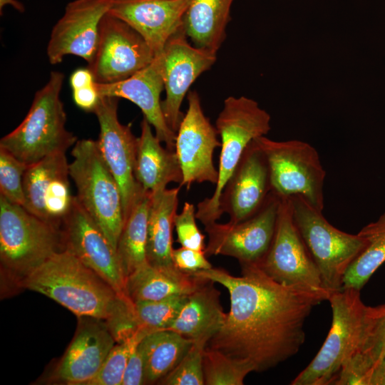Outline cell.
<instances>
[{
    "mask_svg": "<svg viewBox=\"0 0 385 385\" xmlns=\"http://www.w3.org/2000/svg\"><path fill=\"white\" fill-rule=\"evenodd\" d=\"M270 115L255 100L245 96H229L224 101L215 128L220 137L218 180L212 196L200 201L196 217L204 226L214 223L221 216L219 200L247 145L271 129Z\"/></svg>",
    "mask_w": 385,
    "mask_h": 385,
    "instance_id": "obj_4",
    "label": "cell"
},
{
    "mask_svg": "<svg viewBox=\"0 0 385 385\" xmlns=\"http://www.w3.org/2000/svg\"><path fill=\"white\" fill-rule=\"evenodd\" d=\"M255 140L268 163L272 192L280 198L299 195L322 211L326 171L316 148L299 140L277 141L264 135Z\"/></svg>",
    "mask_w": 385,
    "mask_h": 385,
    "instance_id": "obj_9",
    "label": "cell"
},
{
    "mask_svg": "<svg viewBox=\"0 0 385 385\" xmlns=\"http://www.w3.org/2000/svg\"><path fill=\"white\" fill-rule=\"evenodd\" d=\"M234 0H190L182 26L192 44L217 53L226 37Z\"/></svg>",
    "mask_w": 385,
    "mask_h": 385,
    "instance_id": "obj_28",
    "label": "cell"
},
{
    "mask_svg": "<svg viewBox=\"0 0 385 385\" xmlns=\"http://www.w3.org/2000/svg\"><path fill=\"white\" fill-rule=\"evenodd\" d=\"M116 341L103 320H79L73 339L53 374L68 385H86L100 370Z\"/></svg>",
    "mask_w": 385,
    "mask_h": 385,
    "instance_id": "obj_20",
    "label": "cell"
},
{
    "mask_svg": "<svg viewBox=\"0 0 385 385\" xmlns=\"http://www.w3.org/2000/svg\"><path fill=\"white\" fill-rule=\"evenodd\" d=\"M139 342L131 350L121 385L145 384L144 364Z\"/></svg>",
    "mask_w": 385,
    "mask_h": 385,
    "instance_id": "obj_39",
    "label": "cell"
},
{
    "mask_svg": "<svg viewBox=\"0 0 385 385\" xmlns=\"http://www.w3.org/2000/svg\"><path fill=\"white\" fill-rule=\"evenodd\" d=\"M226 316L220 303V292L213 282L205 280L188 296L178 317L167 329L193 342L207 344L222 328Z\"/></svg>",
    "mask_w": 385,
    "mask_h": 385,
    "instance_id": "obj_24",
    "label": "cell"
},
{
    "mask_svg": "<svg viewBox=\"0 0 385 385\" xmlns=\"http://www.w3.org/2000/svg\"><path fill=\"white\" fill-rule=\"evenodd\" d=\"M63 73L52 71L38 90L23 121L0 140L2 148L19 160L32 165L74 145L76 136L66 128V113L61 99Z\"/></svg>",
    "mask_w": 385,
    "mask_h": 385,
    "instance_id": "obj_3",
    "label": "cell"
},
{
    "mask_svg": "<svg viewBox=\"0 0 385 385\" xmlns=\"http://www.w3.org/2000/svg\"><path fill=\"white\" fill-rule=\"evenodd\" d=\"M193 343L170 329L153 331L139 342L144 364L145 384L159 382L180 363Z\"/></svg>",
    "mask_w": 385,
    "mask_h": 385,
    "instance_id": "obj_29",
    "label": "cell"
},
{
    "mask_svg": "<svg viewBox=\"0 0 385 385\" xmlns=\"http://www.w3.org/2000/svg\"><path fill=\"white\" fill-rule=\"evenodd\" d=\"M29 165L0 148V196L11 203L24 206L23 180Z\"/></svg>",
    "mask_w": 385,
    "mask_h": 385,
    "instance_id": "obj_36",
    "label": "cell"
},
{
    "mask_svg": "<svg viewBox=\"0 0 385 385\" xmlns=\"http://www.w3.org/2000/svg\"><path fill=\"white\" fill-rule=\"evenodd\" d=\"M181 187L165 188L151 195L148 214L147 262L157 267H174L173 227Z\"/></svg>",
    "mask_w": 385,
    "mask_h": 385,
    "instance_id": "obj_27",
    "label": "cell"
},
{
    "mask_svg": "<svg viewBox=\"0 0 385 385\" xmlns=\"http://www.w3.org/2000/svg\"><path fill=\"white\" fill-rule=\"evenodd\" d=\"M62 227L65 249L99 275L118 294L127 297L126 276L116 248L76 197Z\"/></svg>",
    "mask_w": 385,
    "mask_h": 385,
    "instance_id": "obj_15",
    "label": "cell"
},
{
    "mask_svg": "<svg viewBox=\"0 0 385 385\" xmlns=\"http://www.w3.org/2000/svg\"><path fill=\"white\" fill-rule=\"evenodd\" d=\"M281 198L270 192L262 207L237 223L217 222L205 226L208 242L206 256L225 255L240 264L259 263L267 252L276 228Z\"/></svg>",
    "mask_w": 385,
    "mask_h": 385,
    "instance_id": "obj_14",
    "label": "cell"
},
{
    "mask_svg": "<svg viewBox=\"0 0 385 385\" xmlns=\"http://www.w3.org/2000/svg\"><path fill=\"white\" fill-rule=\"evenodd\" d=\"M188 107L176 133L175 150L182 172L181 187L194 183L216 185L218 170L213 163L215 150L220 146L216 128L205 115L196 91L187 95Z\"/></svg>",
    "mask_w": 385,
    "mask_h": 385,
    "instance_id": "obj_16",
    "label": "cell"
},
{
    "mask_svg": "<svg viewBox=\"0 0 385 385\" xmlns=\"http://www.w3.org/2000/svg\"><path fill=\"white\" fill-rule=\"evenodd\" d=\"M204 281L180 271L175 266L157 267L146 262L127 277L125 291L134 304L172 295H189Z\"/></svg>",
    "mask_w": 385,
    "mask_h": 385,
    "instance_id": "obj_26",
    "label": "cell"
},
{
    "mask_svg": "<svg viewBox=\"0 0 385 385\" xmlns=\"http://www.w3.org/2000/svg\"><path fill=\"white\" fill-rule=\"evenodd\" d=\"M100 97L127 99L135 104L165 147L175 150L176 133L168 125L162 111L160 94L164 90L160 60L155 56L148 66L132 76L113 83L95 82Z\"/></svg>",
    "mask_w": 385,
    "mask_h": 385,
    "instance_id": "obj_22",
    "label": "cell"
},
{
    "mask_svg": "<svg viewBox=\"0 0 385 385\" xmlns=\"http://www.w3.org/2000/svg\"><path fill=\"white\" fill-rule=\"evenodd\" d=\"M385 366V304L366 307L361 338L355 353L342 367L339 385H368L372 369Z\"/></svg>",
    "mask_w": 385,
    "mask_h": 385,
    "instance_id": "obj_25",
    "label": "cell"
},
{
    "mask_svg": "<svg viewBox=\"0 0 385 385\" xmlns=\"http://www.w3.org/2000/svg\"><path fill=\"white\" fill-rule=\"evenodd\" d=\"M152 332L140 328L132 337L117 342L110 351L97 374L86 385H121L133 346Z\"/></svg>",
    "mask_w": 385,
    "mask_h": 385,
    "instance_id": "obj_34",
    "label": "cell"
},
{
    "mask_svg": "<svg viewBox=\"0 0 385 385\" xmlns=\"http://www.w3.org/2000/svg\"><path fill=\"white\" fill-rule=\"evenodd\" d=\"M188 296L172 295L158 300L134 303V312L140 327L150 332L168 329L187 301Z\"/></svg>",
    "mask_w": 385,
    "mask_h": 385,
    "instance_id": "obj_33",
    "label": "cell"
},
{
    "mask_svg": "<svg viewBox=\"0 0 385 385\" xmlns=\"http://www.w3.org/2000/svg\"><path fill=\"white\" fill-rule=\"evenodd\" d=\"M205 251L193 250L185 247L173 249L174 265L180 271L193 274L194 273L212 267L206 257Z\"/></svg>",
    "mask_w": 385,
    "mask_h": 385,
    "instance_id": "obj_38",
    "label": "cell"
},
{
    "mask_svg": "<svg viewBox=\"0 0 385 385\" xmlns=\"http://www.w3.org/2000/svg\"><path fill=\"white\" fill-rule=\"evenodd\" d=\"M19 281L20 287L49 297L79 317L105 321L115 337L138 327L133 303L66 249Z\"/></svg>",
    "mask_w": 385,
    "mask_h": 385,
    "instance_id": "obj_2",
    "label": "cell"
},
{
    "mask_svg": "<svg viewBox=\"0 0 385 385\" xmlns=\"http://www.w3.org/2000/svg\"><path fill=\"white\" fill-rule=\"evenodd\" d=\"M111 0H73L53 26L46 48L48 61L61 63L68 55L90 62L97 46L99 25Z\"/></svg>",
    "mask_w": 385,
    "mask_h": 385,
    "instance_id": "obj_18",
    "label": "cell"
},
{
    "mask_svg": "<svg viewBox=\"0 0 385 385\" xmlns=\"http://www.w3.org/2000/svg\"><path fill=\"white\" fill-rule=\"evenodd\" d=\"M196 218V209L194 204L185 202L181 212L176 213L174 218L177 241L182 247L205 251V236L199 230Z\"/></svg>",
    "mask_w": 385,
    "mask_h": 385,
    "instance_id": "obj_37",
    "label": "cell"
},
{
    "mask_svg": "<svg viewBox=\"0 0 385 385\" xmlns=\"http://www.w3.org/2000/svg\"><path fill=\"white\" fill-rule=\"evenodd\" d=\"M155 56L140 34L108 12L100 22L97 46L87 68L96 83H113L145 68Z\"/></svg>",
    "mask_w": 385,
    "mask_h": 385,
    "instance_id": "obj_11",
    "label": "cell"
},
{
    "mask_svg": "<svg viewBox=\"0 0 385 385\" xmlns=\"http://www.w3.org/2000/svg\"><path fill=\"white\" fill-rule=\"evenodd\" d=\"M241 265L240 276L220 267L193 276L223 286L230 310L206 347L250 361L255 371L273 368L295 355L305 340L304 322L327 294L281 284L257 263Z\"/></svg>",
    "mask_w": 385,
    "mask_h": 385,
    "instance_id": "obj_1",
    "label": "cell"
},
{
    "mask_svg": "<svg viewBox=\"0 0 385 385\" xmlns=\"http://www.w3.org/2000/svg\"><path fill=\"white\" fill-rule=\"evenodd\" d=\"M118 104V98L101 96L93 113L100 128L98 149L120 188L125 222L143 190L134 175L138 138L120 122Z\"/></svg>",
    "mask_w": 385,
    "mask_h": 385,
    "instance_id": "obj_12",
    "label": "cell"
},
{
    "mask_svg": "<svg viewBox=\"0 0 385 385\" xmlns=\"http://www.w3.org/2000/svg\"><path fill=\"white\" fill-rule=\"evenodd\" d=\"M272 191L269 165L262 150L253 140L245 150L219 200V213L237 223L255 215Z\"/></svg>",
    "mask_w": 385,
    "mask_h": 385,
    "instance_id": "obj_19",
    "label": "cell"
},
{
    "mask_svg": "<svg viewBox=\"0 0 385 385\" xmlns=\"http://www.w3.org/2000/svg\"><path fill=\"white\" fill-rule=\"evenodd\" d=\"M66 152L51 154L29 165L23 180L24 207L60 228L76 196L71 194Z\"/></svg>",
    "mask_w": 385,
    "mask_h": 385,
    "instance_id": "obj_17",
    "label": "cell"
},
{
    "mask_svg": "<svg viewBox=\"0 0 385 385\" xmlns=\"http://www.w3.org/2000/svg\"><path fill=\"white\" fill-rule=\"evenodd\" d=\"M358 234L367 241V245L348 267L342 289L360 291L385 262V212L363 227Z\"/></svg>",
    "mask_w": 385,
    "mask_h": 385,
    "instance_id": "obj_31",
    "label": "cell"
},
{
    "mask_svg": "<svg viewBox=\"0 0 385 385\" xmlns=\"http://www.w3.org/2000/svg\"><path fill=\"white\" fill-rule=\"evenodd\" d=\"M94 82L93 74L88 68L76 69L70 77V84L72 89L87 86Z\"/></svg>",
    "mask_w": 385,
    "mask_h": 385,
    "instance_id": "obj_41",
    "label": "cell"
},
{
    "mask_svg": "<svg viewBox=\"0 0 385 385\" xmlns=\"http://www.w3.org/2000/svg\"><path fill=\"white\" fill-rule=\"evenodd\" d=\"M190 0H111L108 13L140 34L157 56L182 26Z\"/></svg>",
    "mask_w": 385,
    "mask_h": 385,
    "instance_id": "obj_21",
    "label": "cell"
},
{
    "mask_svg": "<svg viewBox=\"0 0 385 385\" xmlns=\"http://www.w3.org/2000/svg\"><path fill=\"white\" fill-rule=\"evenodd\" d=\"M151 127L143 118L138 140L134 175L143 190L153 194L167 188L171 183L180 186L183 177L175 150L163 147Z\"/></svg>",
    "mask_w": 385,
    "mask_h": 385,
    "instance_id": "obj_23",
    "label": "cell"
},
{
    "mask_svg": "<svg viewBox=\"0 0 385 385\" xmlns=\"http://www.w3.org/2000/svg\"><path fill=\"white\" fill-rule=\"evenodd\" d=\"M255 371L249 361L230 356L218 350L205 347L203 372L206 385H242L246 376Z\"/></svg>",
    "mask_w": 385,
    "mask_h": 385,
    "instance_id": "obj_32",
    "label": "cell"
},
{
    "mask_svg": "<svg viewBox=\"0 0 385 385\" xmlns=\"http://www.w3.org/2000/svg\"><path fill=\"white\" fill-rule=\"evenodd\" d=\"M207 344L193 342L175 368L163 378V385H204L203 352Z\"/></svg>",
    "mask_w": 385,
    "mask_h": 385,
    "instance_id": "obj_35",
    "label": "cell"
},
{
    "mask_svg": "<svg viewBox=\"0 0 385 385\" xmlns=\"http://www.w3.org/2000/svg\"><path fill=\"white\" fill-rule=\"evenodd\" d=\"M6 5L12 6L16 10H17L19 12H24V5L17 0H0L1 15L2 14L3 8Z\"/></svg>",
    "mask_w": 385,
    "mask_h": 385,
    "instance_id": "obj_42",
    "label": "cell"
},
{
    "mask_svg": "<svg viewBox=\"0 0 385 385\" xmlns=\"http://www.w3.org/2000/svg\"><path fill=\"white\" fill-rule=\"evenodd\" d=\"M152 194L143 190L126 217L117 244V252L127 277L147 262L148 214Z\"/></svg>",
    "mask_w": 385,
    "mask_h": 385,
    "instance_id": "obj_30",
    "label": "cell"
},
{
    "mask_svg": "<svg viewBox=\"0 0 385 385\" xmlns=\"http://www.w3.org/2000/svg\"><path fill=\"white\" fill-rule=\"evenodd\" d=\"M257 264L269 277L281 284L329 297L323 287L319 271L294 225L289 198H281L272 243Z\"/></svg>",
    "mask_w": 385,
    "mask_h": 385,
    "instance_id": "obj_10",
    "label": "cell"
},
{
    "mask_svg": "<svg viewBox=\"0 0 385 385\" xmlns=\"http://www.w3.org/2000/svg\"><path fill=\"white\" fill-rule=\"evenodd\" d=\"M294 225L314 263L325 290L329 294L343 288L344 274L367 245L358 233L343 232L302 197H289Z\"/></svg>",
    "mask_w": 385,
    "mask_h": 385,
    "instance_id": "obj_5",
    "label": "cell"
},
{
    "mask_svg": "<svg viewBox=\"0 0 385 385\" xmlns=\"http://www.w3.org/2000/svg\"><path fill=\"white\" fill-rule=\"evenodd\" d=\"M64 249L60 228L0 196V259L8 272L21 279Z\"/></svg>",
    "mask_w": 385,
    "mask_h": 385,
    "instance_id": "obj_7",
    "label": "cell"
},
{
    "mask_svg": "<svg viewBox=\"0 0 385 385\" xmlns=\"http://www.w3.org/2000/svg\"><path fill=\"white\" fill-rule=\"evenodd\" d=\"M332 326L319 351L291 382L292 385L334 384L342 367L355 353L364 322L366 305L360 291L342 289L330 294Z\"/></svg>",
    "mask_w": 385,
    "mask_h": 385,
    "instance_id": "obj_8",
    "label": "cell"
},
{
    "mask_svg": "<svg viewBox=\"0 0 385 385\" xmlns=\"http://www.w3.org/2000/svg\"><path fill=\"white\" fill-rule=\"evenodd\" d=\"M70 177L80 205L116 248L124 215L119 185L104 161L97 141L77 140L71 150Z\"/></svg>",
    "mask_w": 385,
    "mask_h": 385,
    "instance_id": "obj_6",
    "label": "cell"
},
{
    "mask_svg": "<svg viewBox=\"0 0 385 385\" xmlns=\"http://www.w3.org/2000/svg\"><path fill=\"white\" fill-rule=\"evenodd\" d=\"M72 93L73 101L78 108L86 112H93L100 98L95 82L72 89Z\"/></svg>",
    "mask_w": 385,
    "mask_h": 385,
    "instance_id": "obj_40",
    "label": "cell"
},
{
    "mask_svg": "<svg viewBox=\"0 0 385 385\" xmlns=\"http://www.w3.org/2000/svg\"><path fill=\"white\" fill-rule=\"evenodd\" d=\"M160 60L165 98L162 111L169 128L175 133L185 113L182 103L195 81L216 61V53L192 45L183 26L167 41Z\"/></svg>",
    "mask_w": 385,
    "mask_h": 385,
    "instance_id": "obj_13",
    "label": "cell"
}]
</instances>
